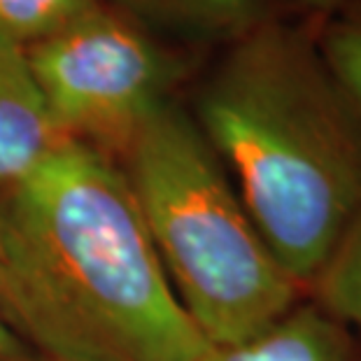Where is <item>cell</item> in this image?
Here are the masks:
<instances>
[{
	"label": "cell",
	"mask_w": 361,
	"mask_h": 361,
	"mask_svg": "<svg viewBox=\"0 0 361 361\" xmlns=\"http://www.w3.org/2000/svg\"><path fill=\"white\" fill-rule=\"evenodd\" d=\"M310 301L355 336L361 350V210L312 280Z\"/></svg>",
	"instance_id": "obj_8"
},
{
	"label": "cell",
	"mask_w": 361,
	"mask_h": 361,
	"mask_svg": "<svg viewBox=\"0 0 361 361\" xmlns=\"http://www.w3.org/2000/svg\"><path fill=\"white\" fill-rule=\"evenodd\" d=\"M61 140L26 47L0 33V196L19 187Z\"/></svg>",
	"instance_id": "obj_5"
},
{
	"label": "cell",
	"mask_w": 361,
	"mask_h": 361,
	"mask_svg": "<svg viewBox=\"0 0 361 361\" xmlns=\"http://www.w3.org/2000/svg\"><path fill=\"white\" fill-rule=\"evenodd\" d=\"M101 3L103 0H0V33L28 47Z\"/></svg>",
	"instance_id": "obj_9"
},
{
	"label": "cell",
	"mask_w": 361,
	"mask_h": 361,
	"mask_svg": "<svg viewBox=\"0 0 361 361\" xmlns=\"http://www.w3.org/2000/svg\"><path fill=\"white\" fill-rule=\"evenodd\" d=\"M189 112L305 294L361 210V117L317 33L264 19L228 42Z\"/></svg>",
	"instance_id": "obj_2"
},
{
	"label": "cell",
	"mask_w": 361,
	"mask_h": 361,
	"mask_svg": "<svg viewBox=\"0 0 361 361\" xmlns=\"http://www.w3.org/2000/svg\"><path fill=\"white\" fill-rule=\"evenodd\" d=\"M119 166L175 296L210 345L247 343L303 301L189 107L161 105Z\"/></svg>",
	"instance_id": "obj_3"
},
{
	"label": "cell",
	"mask_w": 361,
	"mask_h": 361,
	"mask_svg": "<svg viewBox=\"0 0 361 361\" xmlns=\"http://www.w3.org/2000/svg\"><path fill=\"white\" fill-rule=\"evenodd\" d=\"M26 54L56 133L114 161L161 105L175 101L189 71L182 54L105 0Z\"/></svg>",
	"instance_id": "obj_4"
},
{
	"label": "cell",
	"mask_w": 361,
	"mask_h": 361,
	"mask_svg": "<svg viewBox=\"0 0 361 361\" xmlns=\"http://www.w3.org/2000/svg\"><path fill=\"white\" fill-rule=\"evenodd\" d=\"M317 37L329 66L350 94L361 117V0L326 17V24L317 30Z\"/></svg>",
	"instance_id": "obj_10"
},
{
	"label": "cell",
	"mask_w": 361,
	"mask_h": 361,
	"mask_svg": "<svg viewBox=\"0 0 361 361\" xmlns=\"http://www.w3.org/2000/svg\"><path fill=\"white\" fill-rule=\"evenodd\" d=\"M137 24L187 40L233 42L266 17L264 0H112Z\"/></svg>",
	"instance_id": "obj_7"
},
{
	"label": "cell",
	"mask_w": 361,
	"mask_h": 361,
	"mask_svg": "<svg viewBox=\"0 0 361 361\" xmlns=\"http://www.w3.org/2000/svg\"><path fill=\"white\" fill-rule=\"evenodd\" d=\"M305 10H310L314 14H322V17H331V14L345 10L348 5H352L355 0H298Z\"/></svg>",
	"instance_id": "obj_12"
},
{
	"label": "cell",
	"mask_w": 361,
	"mask_h": 361,
	"mask_svg": "<svg viewBox=\"0 0 361 361\" xmlns=\"http://www.w3.org/2000/svg\"><path fill=\"white\" fill-rule=\"evenodd\" d=\"M0 312L47 361H205L119 161L61 140L0 196Z\"/></svg>",
	"instance_id": "obj_1"
},
{
	"label": "cell",
	"mask_w": 361,
	"mask_h": 361,
	"mask_svg": "<svg viewBox=\"0 0 361 361\" xmlns=\"http://www.w3.org/2000/svg\"><path fill=\"white\" fill-rule=\"evenodd\" d=\"M205 361H361V350L319 305L301 301L264 334L231 348H212Z\"/></svg>",
	"instance_id": "obj_6"
},
{
	"label": "cell",
	"mask_w": 361,
	"mask_h": 361,
	"mask_svg": "<svg viewBox=\"0 0 361 361\" xmlns=\"http://www.w3.org/2000/svg\"><path fill=\"white\" fill-rule=\"evenodd\" d=\"M0 219H3V205H0Z\"/></svg>",
	"instance_id": "obj_13"
},
{
	"label": "cell",
	"mask_w": 361,
	"mask_h": 361,
	"mask_svg": "<svg viewBox=\"0 0 361 361\" xmlns=\"http://www.w3.org/2000/svg\"><path fill=\"white\" fill-rule=\"evenodd\" d=\"M0 361H40L0 312Z\"/></svg>",
	"instance_id": "obj_11"
}]
</instances>
